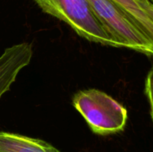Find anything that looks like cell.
Returning a JSON list of instances; mask_svg holds the SVG:
<instances>
[{
  "label": "cell",
  "instance_id": "cell-1",
  "mask_svg": "<svg viewBox=\"0 0 153 152\" xmlns=\"http://www.w3.org/2000/svg\"><path fill=\"white\" fill-rule=\"evenodd\" d=\"M42 11L63 21L79 36L93 43L125 48L96 16L88 0H33Z\"/></svg>",
  "mask_w": 153,
  "mask_h": 152
},
{
  "label": "cell",
  "instance_id": "cell-2",
  "mask_svg": "<svg viewBox=\"0 0 153 152\" xmlns=\"http://www.w3.org/2000/svg\"><path fill=\"white\" fill-rule=\"evenodd\" d=\"M73 104L94 134L109 135L125 128L126 108L105 92L96 89L79 91L73 95Z\"/></svg>",
  "mask_w": 153,
  "mask_h": 152
},
{
  "label": "cell",
  "instance_id": "cell-3",
  "mask_svg": "<svg viewBox=\"0 0 153 152\" xmlns=\"http://www.w3.org/2000/svg\"><path fill=\"white\" fill-rule=\"evenodd\" d=\"M88 1L101 23L125 48L152 57L153 38L113 0H88Z\"/></svg>",
  "mask_w": 153,
  "mask_h": 152
},
{
  "label": "cell",
  "instance_id": "cell-4",
  "mask_svg": "<svg viewBox=\"0 0 153 152\" xmlns=\"http://www.w3.org/2000/svg\"><path fill=\"white\" fill-rule=\"evenodd\" d=\"M32 56V45L27 42L4 49L0 56V98L10 89L19 72L30 63Z\"/></svg>",
  "mask_w": 153,
  "mask_h": 152
},
{
  "label": "cell",
  "instance_id": "cell-5",
  "mask_svg": "<svg viewBox=\"0 0 153 152\" xmlns=\"http://www.w3.org/2000/svg\"><path fill=\"white\" fill-rule=\"evenodd\" d=\"M0 152H61L40 139L0 131Z\"/></svg>",
  "mask_w": 153,
  "mask_h": 152
},
{
  "label": "cell",
  "instance_id": "cell-6",
  "mask_svg": "<svg viewBox=\"0 0 153 152\" xmlns=\"http://www.w3.org/2000/svg\"><path fill=\"white\" fill-rule=\"evenodd\" d=\"M151 38H153V4L150 0H113Z\"/></svg>",
  "mask_w": 153,
  "mask_h": 152
},
{
  "label": "cell",
  "instance_id": "cell-7",
  "mask_svg": "<svg viewBox=\"0 0 153 152\" xmlns=\"http://www.w3.org/2000/svg\"><path fill=\"white\" fill-rule=\"evenodd\" d=\"M152 72L150 71L149 73L147 78H146V90H149V102H150L151 108H152V90H151V86H152V83H151V80H152Z\"/></svg>",
  "mask_w": 153,
  "mask_h": 152
},
{
  "label": "cell",
  "instance_id": "cell-8",
  "mask_svg": "<svg viewBox=\"0 0 153 152\" xmlns=\"http://www.w3.org/2000/svg\"><path fill=\"white\" fill-rule=\"evenodd\" d=\"M150 1H152V0H150Z\"/></svg>",
  "mask_w": 153,
  "mask_h": 152
}]
</instances>
